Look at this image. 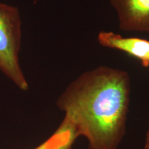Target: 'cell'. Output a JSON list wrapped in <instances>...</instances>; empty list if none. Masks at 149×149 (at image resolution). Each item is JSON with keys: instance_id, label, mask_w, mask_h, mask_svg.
Returning <instances> with one entry per match:
<instances>
[{"instance_id": "1", "label": "cell", "mask_w": 149, "mask_h": 149, "mask_svg": "<svg viewBox=\"0 0 149 149\" xmlns=\"http://www.w3.org/2000/svg\"><path fill=\"white\" fill-rule=\"evenodd\" d=\"M130 89L124 70L100 66L84 72L57 100L65 113L57 129L86 137L88 149H117L126 133Z\"/></svg>"}, {"instance_id": "2", "label": "cell", "mask_w": 149, "mask_h": 149, "mask_svg": "<svg viewBox=\"0 0 149 149\" xmlns=\"http://www.w3.org/2000/svg\"><path fill=\"white\" fill-rule=\"evenodd\" d=\"M21 18L19 9L0 2V71L22 91L29 84L19 59L21 47Z\"/></svg>"}, {"instance_id": "3", "label": "cell", "mask_w": 149, "mask_h": 149, "mask_svg": "<svg viewBox=\"0 0 149 149\" xmlns=\"http://www.w3.org/2000/svg\"><path fill=\"white\" fill-rule=\"evenodd\" d=\"M121 29L149 33V0H110Z\"/></svg>"}, {"instance_id": "4", "label": "cell", "mask_w": 149, "mask_h": 149, "mask_svg": "<svg viewBox=\"0 0 149 149\" xmlns=\"http://www.w3.org/2000/svg\"><path fill=\"white\" fill-rule=\"evenodd\" d=\"M98 42L104 47L124 52L146 67L149 57V41L137 37H124L113 32H100Z\"/></svg>"}, {"instance_id": "5", "label": "cell", "mask_w": 149, "mask_h": 149, "mask_svg": "<svg viewBox=\"0 0 149 149\" xmlns=\"http://www.w3.org/2000/svg\"><path fill=\"white\" fill-rule=\"evenodd\" d=\"M74 141L70 132L57 129L51 137L34 149H70Z\"/></svg>"}, {"instance_id": "6", "label": "cell", "mask_w": 149, "mask_h": 149, "mask_svg": "<svg viewBox=\"0 0 149 149\" xmlns=\"http://www.w3.org/2000/svg\"><path fill=\"white\" fill-rule=\"evenodd\" d=\"M144 149H149V126L146 135V139H145L144 143Z\"/></svg>"}, {"instance_id": "7", "label": "cell", "mask_w": 149, "mask_h": 149, "mask_svg": "<svg viewBox=\"0 0 149 149\" xmlns=\"http://www.w3.org/2000/svg\"><path fill=\"white\" fill-rule=\"evenodd\" d=\"M146 67H149V57H148V62H147Z\"/></svg>"}]
</instances>
